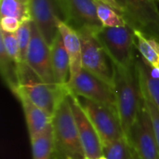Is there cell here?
I'll use <instances>...</instances> for the list:
<instances>
[{
	"mask_svg": "<svg viewBox=\"0 0 159 159\" xmlns=\"http://www.w3.org/2000/svg\"><path fill=\"white\" fill-rule=\"evenodd\" d=\"M19 62L14 61L7 53L4 45L0 42V72L1 76L10 89V91L16 95L20 86L19 75Z\"/></svg>",
	"mask_w": 159,
	"mask_h": 159,
	"instance_id": "18",
	"label": "cell"
},
{
	"mask_svg": "<svg viewBox=\"0 0 159 159\" xmlns=\"http://www.w3.org/2000/svg\"><path fill=\"white\" fill-rule=\"evenodd\" d=\"M100 1H102V2H103V3H105V4L111 6L112 7H114L115 9H116V10L120 13V8H119V7L117 6L116 2L115 0H100Z\"/></svg>",
	"mask_w": 159,
	"mask_h": 159,
	"instance_id": "28",
	"label": "cell"
},
{
	"mask_svg": "<svg viewBox=\"0 0 159 159\" xmlns=\"http://www.w3.org/2000/svg\"><path fill=\"white\" fill-rule=\"evenodd\" d=\"M69 93L97 102L116 107L113 85L82 68L80 73L66 84Z\"/></svg>",
	"mask_w": 159,
	"mask_h": 159,
	"instance_id": "8",
	"label": "cell"
},
{
	"mask_svg": "<svg viewBox=\"0 0 159 159\" xmlns=\"http://www.w3.org/2000/svg\"><path fill=\"white\" fill-rule=\"evenodd\" d=\"M76 99L98 132L102 146L126 137L116 107L82 97H76Z\"/></svg>",
	"mask_w": 159,
	"mask_h": 159,
	"instance_id": "6",
	"label": "cell"
},
{
	"mask_svg": "<svg viewBox=\"0 0 159 159\" xmlns=\"http://www.w3.org/2000/svg\"><path fill=\"white\" fill-rule=\"evenodd\" d=\"M126 138L140 159H159L158 145L145 100Z\"/></svg>",
	"mask_w": 159,
	"mask_h": 159,
	"instance_id": "9",
	"label": "cell"
},
{
	"mask_svg": "<svg viewBox=\"0 0 159 159\" xmlns=\"http://www.w3.org/2000/svg\"><path fill=\"white\" fill-rule=\"evenodd\" d=\"M25 62L44 82L52 85L56 84L52 69L50 47L34 21H32V37Z\"/></svg>",
	"mask_w": 159,
	"mask_h": 159,
	"instance_id": "12",
	"label": "cell"
},
{
	"mask_svg": "<svg viewBox=\"0 0 159 159\" xmlns=\"http://www.w3.org/2000/svg\"><path fill=\"white\" fill-rule=\"evenodd\" d=\"M63 22L76 32L98 33L103 26L98 17L96 0H58Z\"/></svg>",
	"mask_w": 159,
	"mask_h": 159,
	"instance_id": "10",
	"label": "cell"
},
{
	"mask_svg": "<svg viewBox=\"0 0 159 159\" xmlns=\"http://www.w3.org/2000/svg\"><path fill=\"white\" fill-rule=\"evenodd\" d=\"M19 45V61L23 63L26 61L28 48L32 37V20L23 21L16 32Z\"/></svg>",
	"mask_w": 159,
	"mask_h": 159,
	"instance_id": "24",
	"label": "cell"
},
{
	"mask_svg": "<svg viewBox=\"0 0 159 159\" xmlns=\"http://www.w3.org/2000/svg\"><path fill=\"white\" fill-rule=\"evenodd\" d=\"M59 32L62 37L65 49L70 59V79H73L80 73L81 69L83 68L81 40L77 32L72 29L63 21H61L59 23Z\"/></svg>",
	"mask_w": 159,
	"mask_h": 159,
	"instance_id": "14",
	"label": "cell"
},
{
	"mask_svg": "<svg viewBox=\"0 0 159 159\" xmlns=\"http://www.w3.org/2000/svg\"><path fill=\"white\" fill-rule=\"evenodd\" d=\"M77 34L81 40L83 68L113 85L114 62L98 39L96 33L90 30H82Z\"/></svg>",
	"mask_w": 159,
	"mask_h": 159,
	"instance_id": "7",
	"label": "cell"
},
{
	"mask_svg": "<svg viewBox=\"0 0 159 159\" xmlns=\"http://www.w3.org/2000/svg\"><path fill=\"white\" fill-rule=\"evenodd\" d=\"M98 159H107V158H106L105 157H103V156H102V157H101L100 158H98Z\"/></svg>",
	"mask_w": 159,
	"mask_h": 159,
	"instance_id": "30",
	"label": "cell"
},
{
	"mask_svg": "<svg viewBox=\"0 0 159 159\" xmlns=\"http://www.w3.org/2000/svg\"><path fill=\"white\" fill-rule=\"evenodd\" d=\"M0 42L10 58L20 63L19 61V45L16 33L4 32L0 29Z\"/></svg>",
	"mask_w": 159,
	"mask_h": 159,
	"instance_id": "25",
	"label": "cell"
},
{
	"mask_svg": "<svg viewBox=\"0 0 159 159\" xmlns=\"http://www.w3.org/2000/svg\"><path fill=\"white\" fill-rule=\"evenodd\" d=\"M19 100L22 106L28 133L31 140L43 133L51 125L52 116L23 97L19 98Z\"/></svg>",
	"mask_w": 159,
	"mask_h": 159,
	"instance_id": "16",
	"label": "cell"
},
{
	"mask_svg": "<svg viewBox=\"0 0 159 159\" xmlns=\"http://www.w3.org/2000/svg\"><path fill=\"white\" fill-rule=\"evenodd\" d=\"M50 54L55 82L60 86H66L70 79L71 66L70 59L60 33L50 46Z\"/></svg>",
	"mask_w": 159,
	"mask_h": 159,
	"instance_id": "15",
	"label": "cell"
},
{
	"mask_svg": "<svg viewBox=\"0 0 159 159\" xmlns=\"http://www.w3.org/2000/svg\"><path fill=\"white\" fill-rule=\"evenodd\" d=\"M51 126L54 142L52 159H86L68 93L57 106Z\"/></svg>",
	"mask_w": 159,
	"mask_h": 159,
	"instance_id": "2",
	"label": "cell"
},
{
	"mask_svg": "<svg viewBox=\"0 0 159 159\" xmlns=\"http://www.w3.org/2000/svg\"><path fill=\"white\" fill-rule=\"evenodd\" d=\"M102 154L107 159H140L126 137L104 144Z\"/></svg>",
	"mask_w": 159,
	"mask_h": 159,
	"instance_id": "21",
	"label": "cell"
},
{
	"mask_svg": "<svg viewBox=\"0 0 159 159\" xmlns=\"http://www.w3.org/2000/svg\"><path fill=\"white\" fill-rule=\"evenodd\" d=\"M96 35L114 64L124 68L135 65L137 44L135 33L130 27H102Z\"/></svg>",
	"mask_w": 159,
	"mask_h": 159,
	"instance_id": "4",
	"label": "cell"
},
{
	"mask_svg": "<svg viewBox=\"0 0 159 159\" xmlns=\"http://www.w3.org/2000/svg\"><path fill=\"white\" fill-rule=\"evenodd\" d=\"M68 98L86 157L89 159L100 158L103 154L102 143L98 132L84 110L81 108L76 97L68 92Z\"/></svg>",
	"mask_w": 159,
	"mask_h": 159,
	"instance_id": "13",
	"label": "cell"
},
{
	"mask_svg": "<svg viewBox=\"0 0 159 159\" xmlns=\"http://www.w3.org/2000/svg\"><path fill=\"white\" fill-rule=\"evenodd\" d=\"M137 50L144 61L153 69L159 72V41L144 35L140 32H135Z\"/></svg>",
	"mask_w": 159,
	"mask_h": 159,
	"instance_id": "19",
	"label": "cell"
},
{
	"mask_svg": "<svg viewBox=\"0 0 159 159\" xmlns=\"http://www.w3.org/2000/svg\"><path fill=\"white\" fill-rule=\"evenodd\" d=\"M30 16L50 47L59 34V23L63 21L58 0H30Z\"/></svg>",
	"mask_w": 159,
	"mask_h": 159,
	"instance_id": "11",
	"label": "cell"
},
{
	"mask_svg": "<svg viewBox=\"0 0 159 159\" xmlns=\"http://www.w3.org/2000/svg\"><path fill=\"white\" fill-rule=\"evenodd\" d=\"M86 159H89V158H87V157H86Z\"/></svg>",
	"mask_w": 159,
	"mask_h": 159,
	"instance_id": "32",
	"label": "cell"
},
{
	"mask_svg": "<svg viewBox=\"0 0 159 159\" xmlns=\"http://www.w3.org/2000/svg\"><path fill=\"white\" fill-rule=\"evenodd\" d=\"M144 100H145L146 107L148 109V112H149L150 116H151V119H152L154 132H155L156 139H157V145H158L159 148V110L157 108V106L152 102H150L146 98H144Z\"/></svg>",
	"mask_w": 159,
	"mask_h": 159,
	"instance_id": "26",
	"label": "cell"
},
{
	"mask_svg": "<svg viewBox=\"0 0 159 159\" xmlns=\"http://www.w3.org/2000/svg\"><path fill=\"white\" fill-rule=\"evenodd\" d=\"M115 75L113 87L116 100V109L127 137L144 102L136 63L132 67L124 68L114 64Z\"/></svg>",
	"mask_w": 159,
	"mask_h": 159,
	"instance_id": "1",
	"label": "cell"
},
{
	"mask_svg": "<svg viewBox=\"0 0 159 159\" xmlns=\"http://www.w3.org/2000/svg\"><path fill=\"white\" fill-rule=\"evenodd\" d=\"M33 159H52L54 142L52 126L50 125L43 133L30 140Z\"/></svg>",
	"mask_w": 159,
	"mask_h": 159,
	"instance_id": "20",
	"label": "cell"
},
{
	"mask_svg": "<svg viewBox=\"0 0 159 159\" xmlns=\"http://www.w3.org/2000/svg\"><path fill=\"white\" fill-rule=\"evenodd\" d=\"M136 66L144 98L152 102L159 110V72L138 56Z\"/></svg>",
	"mask_w": 159,
	"mask_h": 159,
	"instance_id": "17",
	"label": "cell"
},
{
	"mask_svg": "<svg viewBox=\"0 0 159 159\" xmlns=\"http://www.w3.org/2000/svg\"><path fill=\"white\" fill-rule=\"evenodd\" d=\"M156 1H157H157H159V0H156Z\"/></svg>",
	"mask_w": 159,
	"mask_h": 159,
	"instance_id": "31",
	"label": "cell"
},
{
	"mask_svg": "<svg viewBox=\"0 0 159 159\" xmlns=\"http://www.w3.org/2000/svg\"><path fill=\"white\" fill-rule=\"evenodd\" d=\"M0 16L14 17L20 22L31 20L28 4L20 0H0Z\"/></svg>",
	"mask_w": 159,
	"mask_h": 159,
	"instance_id": "22",
	"label": "cell"
},
{
	"mask_svg": "<svg viewBox=\"0 0 159 159\" xmlns=\"http://www.w3.org/2000/svg\"><path fill=\"white\" fill-rule=\"evenodd\" d=\"M20 1H21V2H23V3H26V4H28L30 0H20Z\"/></svg>",
	"mask_w": 159,
	"mask_h": 159,
	"instance_id": "29",
	"label": "cell"
},
{
	"mask_svg": "<svg viewBox=\"0 0 159 159\" xmlns=\"http://www.w3.org/2000/svg\"><path fill=\"white\" fill-rule=\"evenodd\" d=\"M20 86L16 93L19 99L23 97L37 107L53 116L61 101L67 95L66 86L52 85L44 82L26 62L19 64Z\"/></svg>",
	"mask_w": 159,
	"mask_h": 159,
	"instance_id": "3",
	"label": "cell"
},
{
	"mask_svg": "<svg viewBox=\"0 0 159 159\" xmlns=\"http://www.w3.org/2000/svg\"><path fill=\"white\" fill-rule=\"evenodd\" d=\"M98 17L103 27H121L126 26L127 23L122 15L111 6L96 0Z\"/></svg>",
	"mask_w": 159,
	"mask_h": 159,
	"instance_id": "23",
	"label": "cell"
},
{
	"mask_svg": "<svg viewBox=\"0 0 159 159\" xmlns=\"http://www.w3.org/2000/svg\"><path fill=\"white\" fill-rule=\"evenodd\" d=\"M127 25L159 41V8L156 0H115Z\"/></svg>",
	"mask_w": 159,
	"mask_h": 159,
	"instance_id": "5",
	"label": "cell"
},
{
	"mask_svg": "<svg viewBox=\"0 0 159 159\" xmlns=\"http://www.w3.org/2000/svg\"><path fill=\"white\" fill-rule=\"evenodd\" d=\"M21 23L22 22L14 17H3L0 20L1 30L8 33H16Z\"/></svg>",
	"mask_w": 159,
	"mask_h": 159,
	"instance_id": "27",
	"label": "cell"
}]
</instances>
